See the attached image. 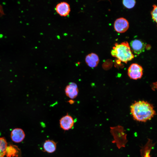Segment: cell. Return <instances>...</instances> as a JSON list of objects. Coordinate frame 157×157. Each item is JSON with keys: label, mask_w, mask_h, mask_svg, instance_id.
I'll return each instance as SVG.
<instances>
[{"label": "cell", "mask_w": 157, "mask_h": 157, "mask_svg": "<svg viewBox=\"0 0 157 157\" xmlns=\"http://www.w3.org/2000/svg\"><path fill=\"white\" fill-rule=\"evenodd\" d=\"M85 61L89 67L93 68L97 66L99 60L98 56L96 53H92L86 56Z\"/></svg>", "instance_id": "obj_11"}, {"label": "cell", "mask_w": 157, "mask_h": 157, "mask_svg": "<svg viewBox=\"0 0 157 157\" xmlns=\"http://www.w3.org/2000/svg\"><path fill=\"white\" fill-rule=\"evenodd\" d=\"M74 124V120L72 117L68 114L62 117L59 120L60 128L66 131L73 128Z\"/></svg>", "instance_id": "obj_4"}, {"label": "cell", "mask_w": 157, "mask_h": 157, "mask_svg": "<svg viewBox=\"0 0 157 157\" xmlns=\"http://www.w3.org/2000/svg\"><path fill=\"white\" fill-rule=\"evenodd\" d=\"M153 9L151 12V14L153 19L157 24V6L154 5Z\"/></svg>", "instance_id": "obj_15"}, {"label": "cell", "mask_w": 157, "mask_h": 157, "mask_svg": "<svg viewBox=\"0 0 157 157\" xmlns=\"http://www.w3.org/2000/svg\"><path fill=\"white\" fill-rule=\"evenodd\" d=\"M152 89L154 90L155 89H157V81L153 84Z\"/></svg>", "instance_id": "obj_16"}, {"label": "cell", "mask_w": 157, "mask_h": 157, "mask_svg": "<svg viewBox=\"0 0 157 157\" xmlns=\"http://www.w3.org/2000/svg\"><path fill=\"white\" fill-rule=\"evenodd\" d=\"M65 92L67 97L72 99L75 98L78 93L77 84L73 82L69 83L65 87Z\"/></svg>", "instance_id": "obj_7"}, {"label": "cell", "mask_w": 157, "mask_h": 157, "mask_svg": "<svg viewBox=\"0 0 157 157\" xmlns=\"http://www.w3.org/2000/svg\"><path fill=\"white\" fill-rule=\"evenodd\" d=\"M130 46L135 54L139 55L144 51L145 45L141 40L135 39L131 41Z\"/></svg>", "instance_id": "obj_9"}, {"label": "cell", "mask_w": 157, "mask_h": 157, "mask_svg": "<svg viewBox=\"0 0 157 157\" xmlns=\"http://www.w3.org/2000/svg\"><path fill=\"white\" fill-rule=\"evenodd\" d=\"M57 144L54 141L50 140L45 141L44 142L43 148L44 152L49 153L54 152L56 149Z\"/></svg>", "instance_id": "obj_12"}, {"label": "cell", "mask_w": 157, "mask_h": 157, "mask_svg": "<svg viewBox=\"0 0 157 157\" xmlns=\"http://www.w3.org/2000/svg\"><path fill=\"white\" fill-rule=\"evenodd\" d=\"M25 134L23 130L20 128H16L12 130L10 133L11 140L15 143L22 142L25 138Z\"/></svg>", "instance_id": "obj_8"}, {"label": "cell", "mask_w": 157, "mask_h": 157, "mask_svg": "<svg viewBox=\"0 0 157 157\" xmlns=\"http://www.w3.org/2000/svg\"><path fill=\"white\" fill-rule=\"evenodd\" d=\"M7 146V142L5 138L0 137V157H4L5 156Z\"/></svg>", "instance_id": "obj_13"}, {"label": "cell", "mask_w": 157, "mask_h": 157, "mask_svg": "<svg viewBox=\"0 0 157 157\" xmlns=\"http://www.w3.org/2000/svg\"><path fill=\"white\" fill-rule=\"evenodd\" d=\"M128 75L131 79L137 80L141 78L143 74V69L136 63L131 64L128 69Z\"/></svg>", "instance_id": "obj_3"}, {"label": "cell", "mask_w": 157, "mask_h": 157, "mask_svg": "<svg viewBox=\"0 0 157 157\" xmlns=\"http://www.w3.org/2000/svg\"><path fill=\"white\" fill-rule=\"evenodd\" d=\"M21 155L20 149L16 145L10 144L6 149V157H20Z\"/></svg>", "instance_id": "obj_10"}, {"label": "cell", "mask_w": 157, "mask_h": 157, "mask_svg": "<svg viewBox=\"0 0 157 157\" xmlns=\"http://www.w3.org/2000/svg\"><path fill=\"white\" fill-rule=\"evenodd\" d=\"M131 114L136 121L145 122L151 119L156 114L154 107L144 101H135L130 106Z\"/></svg>", "instance_id": "obj_1"}, {"label": "cell", "mask_w": 157, "mask_h": 157, "mask_svg": "<svg viewBox=\"0 0 157 157\" xmlns=\"http://www.w3.org/2000/svg\"><path fill=\"white\" fill-rule=\"evenodd\" d=\"M111 54L113 57L117 58L120 62L126 63L134 57L130 46L126 41L120 44L115 43L111 51Z\"/></svg>", "instance_id": "obj_2"}, {"label": "cell", "mask_w": 157, "mask_h": 157, "mask_svg": "<svg viewBox=\"0 0 157 157\" xmlns=\"http://www.w3.org/2000/svg\"><path fill=\"white\" fill-rule=\"evenodd\" d=\"M74 101L73 100H70L69 101V102L70 104H73L74 103Z\"/></svg>", "instance_id": "obj_17"}, {"label": "cell", "mask_w": 157, "mask_h": 157, "mask_svg": "<svg viewBox=\"0 0 157 157\" xmlns=\"http://www.w3.org/2000/svg\"><path fill=\"white\" fill-rule=\"evenodd\" d=\"M55 9L60 16L64 17L68 16L71 11L69 4L66 1H62L58 3L56 5Z\"/></svg>", "instance_id": "obj_6"}, {"label": "cell", "mask_w": 157, "mask_h": 157, "mask_svg": "<svg viewBox=\"0 0 157 157\" xmlns=\"http://www.w3.org/2000/svg\"><path fill=\"white\" fill-rule=\"evenodd\" d=\"M122 3L125 7L130 9L134 7L136 1L134 0H124L122 1Z\"/></svg>", "instance_id": "obj_14"}, {"label": "cell", "mask_w": 157, "mask_h": 157, "mask_svg": "<svg viewBox=\"0 0 157 157\" xmlns=\"http://www.w3.org/2000/svg\"><path fill=\"white\" fill-rule=\"evenodd\" d=\"M114 28L115 31L119 33H124L126 31L129 27L128 20L123 17H120L117 19L115 21Z\"/></svg>", "instance_id": "obj_5"}]
</instances>
